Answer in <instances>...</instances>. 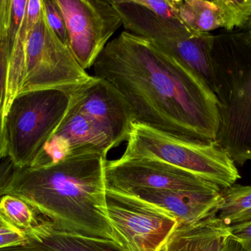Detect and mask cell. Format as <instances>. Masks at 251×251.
<instances>
[{"instance_id": "1", "label": "cell", "mask_w": 251, "mask_h": 251, "mask_svg": "<svg viewBox=\"0 0 251 251\" xmlns=\"http://www.w3.org/2000/svg\"><path fill=\"white\" fill-rule=\"evenodd\" d=\"M94 76L124 97L134 122L187 139L214 142L220 127L216 94L201 78L157 45L124 31L94 66Z\"/></svg>"}, {"instance_id": "2", "label": "cell", "mask_w": 251, "mask_h": 251, "mask_svg": "<svg viewBox=\"0 0 251 251\" xmlns=\"http://www.w3.org/2000/svg\"><path fill=\"white\" fill-rule=\"evenodd\" d=\"M100 155L70 156L41 167L16 169L5 195L22 199L64 232L114 241Z\"/></svg>"}, {"instance_id": "3", "label": "cell", "mask_w": 251, "mask_h": 251, "mask_svg": "<svg viewBox=\"0 0 251 251\" xmlns=\"http://www.w3.org/2000/svg\"><path fill=\"white\" fill-rule=\"evenodd\" d=\"M212 58L220 112L215 142L244 165L251 162V45L243 32L215 35Z\"/></svg>"}, {"instance_id": "4", "label": "cell", "mask_w": 251, "mask_h": 251, "mask_svg": "<svg viewBox=\"0 0 251 251\" xmlns=\"http://www.w3.org/2000/svg\"><path fill=\"white\" fill-rule=\"evenodd\" d=\"M153 159L194 174L221 189L241 178L234 162L214 142L179 138L134 122L121 160Z\"/></svg>"}, {"instance_id": "5", "label": "cell", "mask_w": 251, "mask_h": 251, "mask_svg": "<svg viewBox=\"0 0 251 251\" xmlns=\"http://www.w3.org/2000/svg\"><path fill=\"white\" fill-rule=\"evenodd\" d=\"M70 95L57 90L17 96L5 116L8 158L16 169L29 167L66 113Z\"/></svg>"}, {"instance_id": "6", "label": "cell", "mask_w": 251, "mask_h": 251, "mask_svg": "<svg viewBox=\"0 0 251 251\" xmlns=\"http://www.w3.org/2000/svg\"><path fill=\"white\" fill-rule=\"evenodd\" d=\"M94 78L53 32L42 10L26 46L25 75L17 96L44 90H57L71 96Z\"/></svg>"}, {"instance_id": "7", "label": "cell", "mask_w": 251, "mask_h": 251, "mask_svg": "<svg viewBox=\"0 0 251 251\" xmlns=\"http://www.w3.org/2000/svg\"><path fill=\"white\" fill-rule=\"evenodd\" d=\"M127 139L128 136L97 115L75 92L57 129L29 167L49 166L82 155L107 159L112 149Z\"/></svg>"}, {"instance_id": "8", "label": "cell", "mask_w": 251, "mask_h": 251, "mask_svg": "<svg viewBox=\"0 0 251 251\" xmlns=\"http://www.w3.org/2000/svg\"><path fill=\"white\" fill-rule=\"evenodd\" d=\"M106 205L114 241L126 251H160L180 223L161 206L108 187Z\"/></svg>"}, {"instance_id": "9", "label": "cell", "mask_w": 251, "mask_h": 251, "mask_svg": "<svg viewBox=\"0 0 251 251\" xmlns=\"http://www.w3.org/2000/svg\"><path fill=\"white\" fill-rule=\"evenodd\" d=\"M68 35V47L82 69L94 66L110 38L122 25L110 1L55 0Z\"/></svg>"}, {"instance_id": "10", "label": "cell", "mask_w": 251, "mask_h": 251, "mask_svg": "<svg viewBox=\"0 0 251 251\" xmlns=\"http://www.w3.org/2000/svg\"><path fill=\"white\" fill-rule=\"evenodd\" d=\"M107 187L118 191L150 189L171 191H211L221 189L194 174L153 159L107 161Z\"/></svg>"}, {"instance_id": "11", "label": "cell", "mask_w": 251, "mask_h": 251, "mask_svg": "<svg viewBox=\"0 0 251 251\" xmlns=\"http://www.w3.org/2000/svg\"><path fill=\"white\" fill-rule=\"evenodd\" d=\"M110 2L125 29L155 44L178 41L196 32L180 17L181 0H113Z\"/></svg>"}, {"instance_id": "12", "label": "cell", "mask_w": 251, "mask_h": 251, "mask_svg": "<svg viewBox=\"0 0 251 251\" xmlns=\"http://www.w3.org/2000/svg\"><path fill=\"white\" fill-rule=\"evenodd\" d=\"M42 10V0H11L7 38L5 116L23 81L26 46Z\"/></svg>"}, {"instance_id": "13", "label": "cell", "mask_w": 251, "mask_h": 251, "mask_svg": "<svg viewBox=\"0 0 251 251\" xmlns=\"http://www.w3.org/2000/svg\"><path fill=\"white\" fill-rule=\"evenodd\" d=\"M180 17L189 28L209 32L246 28L251 19V0H181Z\"/></svg>"}, {"instance_id": "14", "label": "cell", "mask_w": 251, "mask_h": 251, "mask_svg": "<svg viewBox=\"0 0 251 251\" xmlns=\"http://www.w3.org/2000/svg\"><path fill=\"white\" fill-rule=\"evenodd\" d=\"M222 189L211 191H171L135 189L126 193L139 196L161 206L178 218L181 223H193L215 212Z\"/></svg>"}, {"instance_id": "15", "label": "cell", "mask_w": 251, "mask_h": 251, "mask_svg": "<svg viewBox=\"0 0 251 251\" xmlns=\"http://www.w3.org/2000/svg\"><path fill=\"white\" fill-rule=\"evenodd\" d=\"M25 233L37 251H126L113 240L60 231L45 218H39L38 223Z\"/></svg>"}, {"instance_id": "16", "label": "cell", "mask_w": 251, "mask_h": 251, "mask_svg": "<svg viewBox=\"0 0 251 251\" xmlns=\"http://www.w3.org/2000/svg\"><path fill=\"white\" fill-rule=\"evenodd\" d=\"M230 234L229 226L215 215L193 223H179L160 251H220Z\"/></svg>"}, {"instance_id": "17", "label": "cell", "mask_w": 251, "mask_h": 251, "mask_svg": "<svg viewBox=\"0 0 251 251\" xmlns=\"http://www.w3.org/2000/svg\"><path fill=\"white\" fill-rule=\"evenodd\" d=\"M214 38L215 35L210 32L196 31L190 37L183 39L154 44L181 60L201 78L214 91L215 77L212 58Z\"/></svg>"}, {"instance_id": "18", "label": "cell", "mask_w": 251, "mask_h": 251, "mask_svg": "<svg viewBox=\"0 0 251 251\" xmlns=\"http://www.w3.org/2000/svg\"><path fill=\"white\" fill-rule=\"evenodd\" d=\"M215 215L228 226L251 221V184L223 189Z\"/></svg>"}, {"instance_id": "19", "label": "cell", "mask_w": 251, "mask_h": 251, "mask_svg": "<svg viewBox=\"0 0 251 251\" xmlns=\"http://www.w3.org/2000/svg\"><path fill=\"white\" fill-rule=\"evenodd\" d=\"M0 213L13 226L26 231L38 223L37 212L22 199L10 195L0 197Z\"/></svg>"}, {"instance_id": "20", "label": "cell", "mask_w": 251, "mask_h": 251, "mask_svg": "<svg viewBox=\"0 0 251 251\" xmlns=\"http://www.w3.org/2000/svg\"><path fill=\"white\" fill-rule=\"evenodd\" d=\"M7 39L0 42V162L8 157L5 126Z\"/></svg>"}, {"instance_id": "21", "label": "cell", "mask_w": 251, "mask_h": 251, "mask_svg": "<svg viewBox=\"0 0 251 251\" xmlns=\"http://www.w3.org/2000/svg\"><path fill=\"white\" fill-rule=\"evenodd\" d=\"M43 10L46 19L53 32L68 46L67 29L66 22L55 0H42Z\"/></svg>"}, {"instance_id": "22", "label": "cell", "mask_w": 251, "mask_h": 251, "mask_svg": "<svg viewBox=\"0 0 251 251\" xmlns=\"http://www.w3.org/2000/svg\"><path fill=\"white\" fill-rule=\"evenodd\" d=\"M26 243L25 233L13 226L0 213V248Z\"/></svg>"}, {"instance_id": "23", "label": "cell", "mask_w": 251, "mask_h": 251, "mask_svg": "<svg viewBox=\"0 0 251 251\" xmlns=\"http://www.w3.org/2000/svg\"><path fill=\"white\" fill-rule=\"evenodd\" d=\"M231 237L241 246L243 251H251V221L229 226Z\"/></svg>"}, {"instance_id": "24", "label": "cell", "mask_w": 251, "mask_h": 251, "mask_svg": "<svg viewBox=\"0 0 251 251\" xmlns=\"http://www.w3.org/2000/svg\"><path fill=\"white\" fill-rule=\"evenodd\" d=\"M15 167L8 157L0 163V197L4 195L10 186L14 173Z\"/></svg>"}, {"instance_id": "25", "label": "cell", "mask_w": 251, "mask_h": 251, "mask_svg": "<svg viewBox=\"0 0 251 251\" xmlns=\"http://www.w3.org/2000/svg\"><path fill=\"white\" fill-rule=\"evenodd\" d=\"M11 0H0V42L7 39L10 26Z\"/></svg>"}, {"instance_id": "26", "label": "cell", "mask_w": 251, "mask_h": 251, "mask_svg": "<svg viewBox=\"0 0 251 251\" xmlns=\"http://www.w3.org/2000/svg\"><path fill=\"white\" fill-rule=\"evenodd\" d=\"M220 251H243L240 245L231 235L224 241Z\"/></svg>"}, {"instance_id": "27", "label": "cell", "mask_w": 251, "mask_h": 251, "mask_svg": "<svg viewBox=\"0 0 251 251\" xmlns=\"http://www.w3.org/2000/svg\"><path fill=\"white\" fill-rule=\"evenodd\" d=\"M0 251H37L34 249L29 243L25 244L14 245V246H7L0 248Z\"/></svg>"}, {"instance_id": "28", "label": "cell", "mask_w": 251, "mask_h": 251, "mask_svg": "<svg viewBox=\"0 0 251 251\" xmlns=\"http://www.w3.org/2000/svg\"><path fill=\"white\" fill-rule=\"evenodd\" d=\"M246 30L243 32L244 33L245 39L248 44L251 45V19L250 22L248 24L247 26L246 27Z\"/></svg>"}]
</instances>
